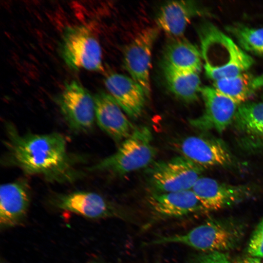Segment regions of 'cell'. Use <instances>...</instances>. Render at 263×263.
Returning a JSON list of instances; mask_svg holds the SVG:
<instances>
[{"instance_id":"cell-1","label":"cell","mask_w":263,"mask_h":263,"mask_svg":"<svg viewBox=\"0 0 263 263\" xmlns=\"http://www.w3.org/2000/svg\"><path fill=\"white\" fill-rule=\"evenodd\" d=\"M5 130V149L1 159L4 166L18 168L27 174L39 175L52 183L71 182L82 175L76 169L75 159L68 152L61 134H22L9 122Z\"/></svg>"},{"instance_id":"cell-2","label":"cell","mask_w":263,"mask_h":263,"mask_svg":"<svg viewBox=\"0 0 263 263\" xmlns=\"http://www.w3.org/2000/svg\"><path fill=\"white\" fill-rule=\"evenodd\" d=\"M198 32L204 65L214 66L223 57L222 63L218 68L204 66L206 75L213 82L245 72L253 65L252 57L211 24H202Z\"/></svg>"},{"instance_id":"cell-3","label":"cell","mask_w":263,"mask_h":263,"mask_svg":"<svg viewBox=\"0 0 263 263\" xmlns=\"http://www.w3.org/2000/svg\"><path fill=\"white\" fill-rule=\"evenodd\" d=\"M152 142V133L148 127L134 128L116 151L88 170L109 171L121 176L148 167L153 163L157 152Z\"/></svg>"},{"instance_id":"cell-4","label":"cell","mask_w":263,"mask_h":263,"mask_svg":"<svg viewBox=\"0 0 263 263\" xmlns=\"http://www.w3.org/2000/svg\"><path fill=\"white\" fill-rule=\"evenodd\" d=\"M241 230L230 223L210 221L181 234L157 238L148 245L178 244L207 253L230 250L237 245Z\"/></svg>"},{"instance_id":"cell-5","label":"cell","mask_w":263,"mask_h":263,"mask_svg":"<svg viewBox=\"0 0 263 263\" xmlns=\"http://www.w3.org/2000/svg\"><path fill=\"white\" fill-rule=\"evenodd\" d=\"M59 52L64 62L72 70H103L101 46L86 26L66 27L59 43Z\"/></svg>"},{"instance_id":"cell-6","label":"cell","mask_w":263,"mask_h":263,"mask_svg":"<svg viewBox=\"0 0 263 263\" xmlns=\"http://www.w3.org/2000/svg\"><path fill=\"white\" fill-rule=\"evenodd\" d=\"M204 170L180 155L151 164L146 175L155 192H168L192 189Z\"/></svg>"},{"instance_id":"cell-7","label":"cell","mask_w":263,"mask_h":263,"mask_svg":"<svg viewBox=\"0 0 263 263\" xmlns=\"http://www.w3.org/2000/svg\"><path fill=\"white\" fill-rule=\"evenodd\" d=\"M56 102L71 130L86 132L93 129L95 120L94 96L78 81L66 82Z\"/></svg>"},{"instance_id":"cell-8","label":"cell","mask_w":263,"mask_h":263,"mask_svg":"<svg viewBox=\"0 0 263 263\" xmlns=\"http://www.w3.org/2000/svg\"><path fill=\"white\" fill-rule=\"evenodd\" d=\"M159 33L158 27H148L140 33L125 48L124 66L134 80L144 89L147 97L151 93L150 70L153 44Z\"/></svg>"},{"instance_id":"cell-9","label":"cell","mask_w":263,"mask_h":263,"mask_svg":"<svg viewBox=\"0 0 263 263\" xmlns=\"http://www.w3.org/2000/svg\"><path fill=\"white\" fill-rule=\"evenodd\" d=\"M180 155L205 169L226 167L233 163V156L224 142L204 135H191L175 143Z\"/></svg>"},{"instance_id":"cell-10","label":"cell","mask_w":263,"mask_h":263,"mask_svg":"<svg viewBox=\"0 0 263 263\" xmlns=\"http://www.w3.org/2000/svg\"><path fill=\"white\" fill-rule=\"evenodd\" d=\"M200 94L205 104L204 111L199 117L190 119V124L203 131L223 132L232 123L240 105L213 86L202 87Z\"/></svg>"},{"instance_id":"cell-11","label":"cell","mask_w":263,"mask_h":263,"mask_svg":"<svg viewBox=\"0 0 263 263\" xmlns=\"http://www.w3.org/2000/svg\"><path fill=\"white\" fill-rule=\"evenodd\" d=\"M50 203L56 208L86 218H122L123 214L107 199L94 192L75 191L53 195Z\"/></svg>"},{"instance_id":"cell-12","label":"cell","mask_w":263,"mask_h":263,"mask_svg":"<svg viewBox=\"0 0 263 263\" xmlns=\"http://www.w3.org/2000/svg\"><path fill=\"white\" fill-rule=\"evenodd\" d=\"M206 210L214 211L231 207L251 194L248 186L233 185L214 179L201 177L192 188Z\"/></svg>"},{"instance_id":"cell-13","label":"cell","mask_w":263,"mask_h":263,"mask_svg":"<svg viewBox=\"0 0 263 263\" xmlns=\"http://www.w3.org/2000/svg\"><path fill=\"white\" fill-rule=\"evenodd\" d=\"M30 201V188L26 179L20 178L2 184L0 189V228L14 227L23 222Z\"/></svg>"},{"instance_id":"cell-14","label":"cell","mask_w":263,"mask_h":263,"mask_svg":"<svg viewBox=\"0 0 263 263\" xmlns=\"http://www.w3.org/2000/svg\"><path fill=\"white\" fill-rule=\"evenodd\" d=\"M95 120L100 128L117 142L128 137L134 129L113 97L103 91L94 96Z\"/></svg>"},{"instance_id":"cell-15","label":"cell","mask_w":263,"mask_h":263,"mask_svg":"<svg viewBox=\"0 0 263 263\" xmlns=\"http://www.w3.org/2000/svg\"><path fill=\"white\" fill-rule=\"evenodd\" d=\"M104 83L110 94L128 116L133 119L140 116L147 97L139 83L117 73L107 76Z\"/></svg>"},{"instance_id":"cell-16","label":"cell","mask_w":263,"mask_h":263,"mask_svg":"<svg viewBox=\"0 0 263 263\" xmlns=\"http://www.w3.org/2000/svg\"><path fill=\"white\" fill-rule=\"evenodd\" d=\"M148 201L153 212L163 217L179 218L206 210L192 189L154 192Z\"/></svg>"},{"instance_id":"cell-17","label":"cell","mask_w":263,"mask_h":263,"mask_svg":"<svg viewBox=\"0 0 263 263\" xmlns=\"http://www.w3.org/2000/svg\"><path fill=\"white\" fill-rule=\"evenodd\" d=\"M202 12L194 1H169L160 7L156 16V24L173 38H181L191 19Z\"/></svg>"},{"instance_id":"cell-18","label":"cell","mask_w":263,"mask_h":263,"mask_svg":"<svg viewBox=\"0 0 263 263\" xmlns=\"http://www.w3.org/2000/svg\"><path fill=\"white\" fill-rule=\"evenodd\" d=\"M202 58L201 53L195 45L182 37L176 38L166 45L163 64L179 70L199 73Z\"/></svg>"},{"instance_id":"cell-19","label":"cell","mask_w":263,"mask_h":263,"mask_svg":"<svg viewBox=\"0 0 263 263\" xmlns=\"http://www.w3.org/2000/svg\"><path fill=\"white\" fill-rule=\"evenodd\" d=\"M217 90L241 105L263 88V74L244 72L236 76L213 82Z\"/></svg>"},{"instance_id":"cell-20","label":"cell","mask_w":263,"mask_h":263,"mask_svg":"<svg viewBox=\"0 0 263 263\" xmlns=\"http://www.w3.org/2000/svg\"><path fill=\"white\" fill-rule=\"evenodd\" d=\"M162 70L168 89L176 97L186 102L198 99L202 87L198 72L179 70L164 64Z\"/></svg>"},{"instance_id":"cell-21","label":"cell","mask_w":263,"mask_h":263,"mask_svg":"<svg viewBox=\"0 0 263 263\" xmlns=\"http://www.w3.org/2000/svg\"><path fill=\"white\" fill-rule=\"evenodd\" d=\"M232 123L242 133L263 139V101L240 105Z\"/></svg>"},{"instance_id":"cell-22","label":"cell","mask_w":263,"mask_h":263,"mask_svg":"<svg viewBox=\"0 0 263 263\" xmlns=\"http://www.w3.org/2000/svg\"><path fill=\"white\" fill-rule=\"evenodd\" d=\"M240 47L251 53L263 56V28H251L242 24L226 27Z\"/></svg>"},{"instance_id":"cell-23","label":"cell","mask_w":263,"mask_h":263,"mask_svg":"<svg viewBox=\"0 0 263 263\" xmlns=\"http://www.w3.org/2000/svg\"><path fill=\"white\" fill-rule=\"evenodd\" d=\"M248 252L252 257L263 258V217L251 236Z\"/></svg>"},{"instance_id":"cell-24","label":"cell","mask_w":263,"mask_h":263,"mask_svg":"<svg viewBox=\"0 0 263 263\" xmlns=\"http://www.w3.org/2000/svg\"><path fill=\"white\" fill-rule=\"evenodd\" d=\"M201 256L204 263H231L222 252H210Z\"/></svg>"},{"instance_id":"cell-25","label":"cell","mask_w":263,"mask_h":263,"mask_svg":"<svg viewBox=\"0 0 263 263\" xmlns=\"http://www.w3.org/2000/svg\"><path fill=\"white\" fill-rule=\"evenodd\" d=\"M236 263H263V260L257 257H248L243 259Z\"/></svg>"},{"instance_id":"cell-26","label":"cell","mask_w":263,"mask_h":263,"mask_svg":"<svg viewBox=\"0 0 263 263\" xmlns=\"http://www.w3.org/2000/svg\"><path fill=\"white\" fill-rule=\"evenodd\" d=\"M190 263H204L201 256H199L197 258H196L195 259H194L192 261H191Z\"/></svg>"},{"instance_id":"cell-27","label":"cell","mask_w":263,"mask_h":263,"mask_svg":"<svg viewBox=\"0 0 263 263\" xmlns=\"http://www.w3.org/2000/svg\"><path fill=\"white\" fill-rule=\"evenodd\" d=\"M88 263H101L96 262V261H92V262H89Z\"/></svg>"},{"instance_id":"cell-28","label":"cell","mask_w":263,"mask_h":263,"mask_svg":"<svg viewBox=\"0 0 263 263\" xmlns=\"http://www.w3.org/2000/svg\"></svg>"}]
</instances>
